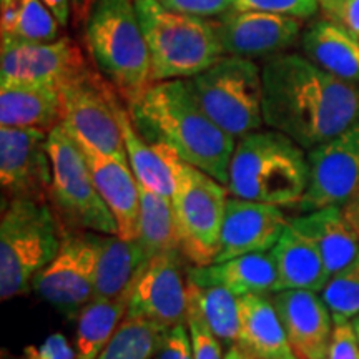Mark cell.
<instances>
[{
	"mask_svg": "<svg viewBox=\"0 0 359 359\" xmlns=\"http://www.w3.org/2000/svg\"><path fill=\"white\" fill-rule=\"evenodd\" d=\"M155 359H195L193 358L187 323L167 331L158 351L155 354Z\"/></svg>",
	"mask_w": 359,
	"mask_h": 359,
	"instance_id": "38",
	"label": "cell"
},
{
	"mask_svg": "<svg viewBox=\"0 0 359 359\" xmlns=\"http://www.w3.org/2000/svg\"><path fill=\"white\" fill-rule=\"evenodd\" d=\"M182 257V251H170L143 264L128 291L127 316L167 331L187 321L188 278L183 276Z\"/></svg>",
	"mask_w": 359,
	"mask_h": 359,
	"instance_id": "13",
	"label": "cell"
},
{
	"mask_svg": "<svg viewBox=\"0 0 359 359\" xmlns=\"http://www.w3.org/2000/svg\"><path fill=\"white\" fill-rule=\"evenodd\" d=\"M116 118H118L120 130L127 150L128 165L137 177L138 183L147 190L158 193L172 200L173 195V173L170 167L167 154L161 147L147 142L133 125L130 116L128 107H125V100L118 95L115 102Z\"/></svg>",
	"mask_w": 359,
	"mask_h": 359,
	"instance_id": "27",
	"label": "cell"
},
{
	"mask_svg": "<svg viewBox=\"0 0 359 359\" xmlns=\"http://www.w3.org/2000/svg\"><path fill=\"white\" fill-rule=\"evenodd\" d=\"M147 259L180 250V233L172 200L140 185V217L137 238Z\"/></svg>",
	"mask_w": 359,
	"mask_h": 359,
	"instance_id": "29",
	"label": "cell"
},
{
	"mask_svg": "<svg viewBox=\"0 0 359 359\" xmlns=\"http://www.w3.org/2000/svg\"><path fill=\"white\" fill-rule=\"evenodd\" d=\"M83 27L102 77L127 105L137 100L151 83V65L135 0H95Z\"/></svg>",
	"mask_w": 359,
	"mask_h": 359,
	"instance_id": "4",
	"label": "cell"
},
{
	"mask_svg": "<svg viewBox=\"0 0 359 359\" xmlns=\"http://www.w3.org/2000/svg\"><path fill=\"white\" fill-rule=\"evenodd\" d=\"M271 253L276 262L278 291L304 290L321 293L331 280L316 246L290 223Z\"/></svg>",
	"mask_w": 359,
	"mask_h": 359,
	"instance_id": "26",
	"label": "cell"
},
{
	"mask_svg": "<svg viewBox=\"0 0 359 359\" xmlns=\"http://www.w3.org/2000/svg\"><path fill=\"white\" fill-rule=\"evenodd\" d=\"M233 11L264 12L309 20L320 12L318 0H230Z\"/></svg>",
	"mask_w": 359,
	"mask_h": 359,
	"instance_id": "35",
	"label": "cell"
},
{
	"mask_svg": "<svg viewBox=\"0 0 359 359\" xmlns=\"http://www.w3.org/2000/svg\"><path fill=\"white\" fill-rule=\"evenodd\" d=\"M240 336L236 346L253 359H299L286 336L271 298L240 296Z\"/></svg>",
	"mask_w": 359,
	"mask_h": 359,
	"instance_id": "21",
	"label": "cell"
},
{
	"mask_svg": "<svg viewBox=\"0 0 359 359\" xmlns=\"http://www.w3.org/2000/svg\"><path fill=\"white\" fill-rule=\"evenodd\" d=\"M80 148L87 158L98 193L118 224V236L123 240H135L140 217V183L128 161L102 155L83 145Z\"/></svg>",
	"mask_w": 359,
	"mask_h": 359,
	"instance_id": "19",
	"label": "cell"
},
{
	"mask_svg": "<svg viewBox=\"0 0 359 359\" xmlns=\"http://www.w3.org/2000/svg\"><path fill=\"white\" fill-rule=\"evenodd\" d=\"M271 302L298 358L326 359L334 323L323 298L313 291L283 290Z\"/></svg>",
	"mask_w": 359,
	"mask_h": 359,
	"instance_id": "18",
	"label": "cell"
},
{
	"mask_svg": "<svg viewBox=\"0 0 359 359\" xmlns=\"http://www.w3.org/2000/svg\"><path fill=\"white\" fill-rule=\"evenodd\" d=\"M127 107L133 125L147 142L168 148L228 187L236 138L201 110L185 80L150 83Z\"/></svg>",
	"mask_w": 359,
	"mask_h": 359,
	"instance_id": "2",
	"label": "cell"
},
{
	"mask_svg": "<svg viewBox=\"0 0 359 359\" xmlns=\"http://www.w3.org/2000/svg\"><path fill=\"white\" fill-rule=\"evenodd\" d=\"M224 359H253V358L248 356V354H246L243 349L235 344V346L228 348L226 354H224Z\"/></svg>",
	"mask_w": 359,
	"mask_h": 359,
	"instance_id": "44",
	"label": "cell"
},
{
	"mask_svg": "<svg viewBox=\"0 0 359 359\" xmlns=\"http://www.w3.org/2000/svg\"><path fill=\"white\" fill-rule=\"evenodd\" d=\"M60 90L45 85L0 83V127L50 133L60 123Z\"/></svg>",
	"mask_w": 359,
	"mask_h": 359,
	"instance_id": "24",
	"label": "cell"
},
{
	"mask_svg": "<svg viewBox=\"0 0 359 359\" xmlns=\"http://www.w3.org/2000/svg\"><path fill=\"white\" fill-rule=\"evenodd\" d=\"M351 325H353V330H354V333L358 334V338H359V314L356 318H354V320L351 321Z\"/></svg>",
	"mask_w": 359,
	"mask_h": 359,
	"instance_id": "45",
	"label": "cell"
},
{
	"mask_svg": "<svg viewBox=\"0 0 359 359\" xmlns=\"http://www.w3.org/2000/svg\"><path fill=\"white\" fill-rule=\"evenodd\" d=\"M64 228L48 201H4L0 218V298L32 288L45 266L57 257Z\"/></svg>",
	"mask_w": 359,
	"mask_h": 359,
	"instance_id": "6",
	"label": "cell"
},
{
	"mask_svg": "<svg viewBox=\"0 0 359 359\" xmlns=\"http://www.w3.org/2000/svg\"><path fill=\"white\" fill-rule=\"evenodd\" d=\"M308 156L276 130H257L236 142L228 190L231 196L276 206H296L306 193Z\"/></svg>",
	"mask_w": 359,
	"mask_h": 359,
	"instance_id": "3",
	"label": "cell"
},
{
	"mask_svg": "<svg viewBox=\"0 0 359 359\" xmlns=\"http://www.w3.org/2000/svg\"><path fill=\"white\" fill-rule=\"evenodd\" d=\"M303 55L333 77L359 85V39L325 19L311 20L302 32Z\"/></svg>",
	"mask_w": 359,
	"mask_h": 359,
	"instance_id": "22",
	"label": "cell"
},
{
	"mask_svg": "<svg viewBox=\"0 0 359 359\" xmlns=\"http://www.w3.org/2000/svg\"><path fill=\"white\" fill-rule=\"evenodd\" d=\"M135 7L150 53L151 83L195 77L224 55L213 19L170 11L156 0H135Z\"/></svg>",
	"mask_w": 359,
	"mask_h": 359,
	"instance_id": "5",
	"label": "cell"
},
{
	"mask_svg": "<svg viewBox=\"0 0 359 359\" xmlns=\"http://www.w3.org/2000/svg\"><path fill=\"white\" fill-rule=\"evenodd\" d=\"M187 327L190 334L191 351L195 359H224L222 341L217 338L210 327L208 321L201 311L198 298H196L195 285L188 280V308Z\"/></svg>",
	"mask_w": 359,
	"mask_h": 359,
	"instance_id": "34",
	"label": "cell"
},
{
	"mask_svg": "<svg viewBox=\"0 0 359 359\" xmlns=\"http://www.w3.org/2000/svg\"><path fill=\"white\" fill-rule=\"evenodd\" d=\"M60 123L80 145L98 154L128 161L116 118L118 92L90 67L60 88Z\"/></svg>",
	"mask_w": 359,
	"mask_h": 359,
	"instance_id": "10",
	"label": "cell"
},
{
	"mask_svg": "<svg viewBox=\"0 0 359 359\" xmlns=\"http://www.w3.org/2000/svg\"><path fill=\"white\" fill-rule=\"evenodd\" d=\"M95 0H72V24L80 27L85 24Z\"/></svg>",
	"mask_w": 359,
	"mask_h": 359,
	"instance_id": "42",
	"label": "cell"
},
{
	"mask_svg": "<svg viewBox=\"0 0 359 359\" xmlns=\"http://www.w3.org/2000/svg\"><path fill=\"white\" fill-rule=\"evenodd\" d=\"M309 180L304 196L294 206L309 213L326 206H341L359 190V118L334 138L308 154Z\"/></svg>",
	"mask_w": 359,
	"mask_h": 359,
	"instance_id": "12",
	"label": "cell"
},
{
	"mask_svg": "<svg viewBox=\"0 0 359 359\" xmlns=\"http://www.w3.org/2000/svg\"><path fill=\"white\" fill-rule=\"evenodd\" d=\"M24 359H77V351L70 346L64 334L55 333L40 344H30L24 349Z\"/></svg>",
	"mask_w": 359,
	"mask_h": 359,
	"instance_id": "39",
	"label": "cell"
},
{
	"mask_svg": "<svg viewBox=\"0 0 359 359\" xmlns=\"http://www.w3.org/2000/svg\"><path fill=\"white\" fill-rule=\"evenodd\" d=\"M288 223L281 206L231 196L224 210L219 250L213 263L271 251Z\"/></svg>",
	"mask_w": 359,
	"mask_h": 359,
	"instance_id": "17",
	"label": "cell"
},
{
	"mask_svg": "<svg viewBox=\"0 0 359 359\" xmlns=\"http://www.w3.org/2000/svg\"><path fill=\"white\" fill-rule=\"evenodd\" d=\"M95 264L92 233L64 230L57 257L35 278L32 288L58 311L79 316L95 294Z\"/></svg>",
	"mask_w": 359,
	"mask_h": 359,
	"instance_id": "11",
	"label": "cell"
},
{
	"mask_svg": "<svg viewBox=\"0 0 359 359\" xmlns=\"http://www.w3.org/2000/svg\"><path fill=\"white\" fill-rule=\"evenodd\" d=\"M165 334L155 323L127 316L95 359H155Z\"/></svg>",
	"mask_w": 359,
	"mask_h": 359,
	"instance_id": "31",
	"label": "cell"
},
{
	"mask_svg": "<svg viewBox=\"0 0 359 359\" xmlns=\"http://www.w3.org/2000/svg\"><path fill=\"white\" fill-rule=\"evenodd\" d=\"M188 280L200 288L222 286L233 294L268 296L278 291L276 262L271 251L236 257L208 266L188 269Z\"/></svg>",
	"mask_w": 359,
	"mask_h": 359,
	"instance_id": "20",
	"label": "cell"
},
{
	"mask_svg": "<svg viewBox=\"0 0 359 359\" xmlns=\"http://www.w3.org/2000/svg\"><path fill=\"white\" fill-rule=\"evenodd\" d=\"M92 240L97 250L93 299H114L128 293L148 262L142 246L137 240H123L118 235L92 233Z\"/></svg>",
	"mask_w": 359,
	"mask_h": 359,
	"instance_id": "25",
	"label": "cell"
},
{
	"mask_svg": "<svg viewBox=\"0 0 359 359\" xmlns=\"http://www.w3.org/2000/svg\"><path fill=\"white\" fill-rule=\"evenodd\" d=\"M185 82L201 110L236 140L264 123L263 74L255 60L223 55Z\"/></svg>",
	"mask_w": 359,
	"mask_h": 359,
	"instance_id": "8",
	"label": "cell"
},
{
	"mask_svg": "<svg viewBox=\"0 0 359 359\" xmlns=\"http://www.w3.org/2000/svg\"><path fill=\"white\" fill-rule=\"evenodd\" d=\"M321 298L334 325L351 323L359 314V253L341 271L331 276Z\"/></svg>",
	"mask_w": 359,
	"mask_h": 359,
	"instance_id": "33",
	"label": "cell"
},
{
	"mask_svg": "<svg viewBox=\"0 0 359 359\" xmlns=\"http://www.w3.org/2000/svg\"><path fill=\"white\" fill-rule=\"evenodd\" d=\"M53 167L48 133L0 127V183L6 200L48 201Z\"/></svg>",
	"mask_w": 359,
	"mask_h": 359,
	"instance_id": "14",
	"label": "cell"
},
{
	"mask_svg": "<svg viewBox=\"0 0 359 359\" xmlns=\"http://www.w3.org/2000/svg\"><path fill=\"white\" fill-rule=\"evenodd\" d=\"M170 11L188 13V15L217 19L231 8L230 0H156Z\"/></svg>",
	"mask_w": 359,
	"mask_h": 359,
	"instance_id": "37",
	"label": "cell"
},
{
	"mask_svg": "<svg viewBox=\"0 0 359 359\" xmlns=\"http://www.w3.org/2000/svg\"><path fill=\"white\" fill-rule=\"evenodd\" d=\"M128 311V293L114 299H92L77 316V359H95L114 338Z\"/></svg>",
	"mask_w": 359,
	"mask_h": 359,
	"instance_id": "28",
	"label": "cell"
},
{
	"mask_svg": "<svg viewBox=\"0 0 359 359\" xmlns=\"http://www.w3.org/2000/svg\"><path fill=\"white\" fill-rule=\"evenodd\" d=\"M173 173L172 205L180 233V250L195 266H208L219 250L224 210L230 190L218 180L183 161L168 148Z\"/></svg>",
	"mask_w": 359,
	"mask_h": 359,
	"instance_id": "7",
	"label": "cell"
},
{
	"mask_svg": "<svg viewBox=\"0 0 359 359\" xmlns=\"http://www.w3.org/2000/svg\"><path fill=\"white\" fill-rule=\"evenodd\" d=\"M87 67L83 52L69 37H60L53 42H25L2 37L0 83L60 88Z\"/></svg>",
	"mask_w": 359,
	"mask_h": 359,
	"instance_id": "15",
	"label": "cell"
},
{
	"mask_svg": "<svg viewBox=\"0 0 359 359\" xmlns=\"http://www.w3.org/2000/svg\"><path fill=\"white\" fill-rule=\"evenodd\" d=\"M195 291L203 316L217 338L228 346H235L241 325L240 298L222 286L200 288L195 285Z\"/></svg>",
	"mask_w": 359,
	"mask_h": 359,
	"instance_id": "32",
	"label": "cell"
},
{
	"mask_svg": "<svg viewBox=\"0 0 359 359\" xmlns=\"http://www.w3.org/2000/svg\"><path fill=\"white\" fill-rule=\"evenodd\" d=\"M263 74V120L313 150L359 118V85L333 77L299 53L268 58Z\"/></svg>",
	"mask_w": 359,
	"mask_h": 359,
	"instance_id": "1",
	"label": "cell"
},
{
	"mask_svg": "<svg viewBox=\"0 0 359 359\" xmlns=\"http://www.w3.org/2000/svg\"><path fill=\"white\" fill-rule=\"evenodd\" d=\"M47 7L50 8L58 24L62 27L69 25L72 20V0H43Z\"/></svg>",
	"mask_w": 359,
	"mask_h": 359,
	"instance_id": "41",
	"label": "cell"
},
{
	"mask_svg": "<svg viewBox=\"0 0 359 359\" xmlns=\"http://www.w3.org/2000/svg\"><path fill=\"white\" fill-rule=\"evenodd\" d=\"M2 37L25 42H53L58 37V24L43 0H0Z\"/></svg>",
	"mask_w": 359,
	"mask_h": 359,
	"instance_id": "30",
	"label": "cell"
},
{
	"mask_svg": "<svg viewBox=\"0 0 359 359\" xmlns=\"http://www.w3.org/2000/svg\"><path fill=\"white\" fill-rule=\"evenodd\" d=\"M213 20L224 55L248 60H268L285 53L302 39L303 32V20L276 13L230 8Z\"/></svg>",
	"mask_w": 359,
	"mask_h": 359,
	"instance_id": "16",
	"label": "cell"
},
{
	"mask_svg": "<svg viewBox=\"0 0 359 359\" xmlns=\"http://www.w3.org/2000/svg\"><path fill=\"white\" fill-rule=\"evenodd\" d=\"M343 215L349 223V226L356 231L359 236V190L351 196V200L343 206Z\"/></svg>",
	"mask_w": 359,
	"mask_h": 359,
	"instance_id": "43",
	"label": "cell"
},
{
	"mask_svg": "<svg viewBox=\"0 0 359 359\" xmlns=\"http://www.w3.org/2000/svg\"><path fill=\"white\" fill-rule=\"evenodd\" d=\"M53 180L48 203L64 230L118 235L110 208L93 182L82 148L62 123L48 133Z\"/></svg>",
	"mask_w": 359,
	"mask_h": 359,
	"instance_id": "9",
	"label": "cell"
},
{
	"mask_svg": "<svg viewBox=\"0 0 359 359\" xmlns=\"http://www.w3.org/2000/svg\"><path fill=\"white\" fill-rule=\"evenodd\" d=\"M290 224L316 246L331 276L351 263L359 253V236L349 226L341 206H326L303 213L290 218Z\"/></svg>",
	"mask_w": 359,
	"mask_h": 359,
	"instance_id": "23",
	"label": "cell"
},
{
	"mask_svg": "<svg viewBox=\"0 0 359 359\" xmlns=\"http://www.w3.org/2000/svg\"><path fill=\"white\" fill-rule=\"evenodd\" d=\"M326 359H359V338L351 323L334 325Z\"/></svg>",
	"mask_w": 359,
	"mask_h": 359,
	"instance_id": "40",
	"label": "cell"
},
{
	"mask_svg": "<svg viewBox=\"0 0 359 359\" xmlns=\"http://www.w3.org/2000/svg\"><path fill=\"white\" fill-rule=\"evenodd\" d=\"M325 19L334 22L359 39V0H318Z\"/></svg>",
	"mask_w": 359,
	"mask_h": 359,
	"instance_id": "36",
	"label": "cell"
}]
</instances>
